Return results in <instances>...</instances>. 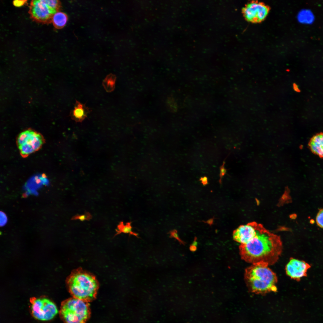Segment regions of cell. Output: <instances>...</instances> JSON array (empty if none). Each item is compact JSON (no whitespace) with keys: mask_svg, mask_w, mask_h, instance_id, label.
Returning a JSON list of instances; mask_svg holds the SVG:
<instances>
[{"mask_svg":"<svg viewBox=\"0 0 323 323\" xmlns=\"http://www.w3.org/2000/svg\"><path fill=\"white\" fill-rule=\"evenodd\" d=\"M282 250L280 237L261 226L250 241L239 246L241 258L252 264L263 263L268 266L278 260Z\"/></svg>","mask_w":323,"mask_h":323,"instance_id":"cell-1","label":"cell"},{"mask_svg":"<svg viewBox=\"0 0 323 323\" xmlns=\"http://www.w3.org/2000/svg\"><path fill=\"white\" fill-rule=\"evenodd\" d=\"M268 266L265 263H258L252 264L246 269L244 280L251 292L263 295L277 291V277Z\"/></svg>","mask_w":323,"mask_h":323,"instance_id":"cell-2","label":"cell"},{"mask_svg":"<svg viewBox=\"0 0 323 323\" xmlns=\"http://www.w3.org/2000/svg\"><path fill=\"white\" fill-rule=\"evenodd\" d=\"M69 291L73 297L89 302L96 297L99 284L93 274L81 268L73 270L67 280Z\"/></svg>","mask_w":323,"mask_h":323,"instance_id":"cell-3","label":"cell"},{"mask_svg":"<svg viewBox=\"0 0 323 323\" xmlns=\"http://www.w3.org/2000/svg\"><path fill=\"white\" fill-rule=\"evenodd\" d=\"M60 313L64 323H86L91 310L88 302L73 297L62 302Z\"/></svg>","mask_w":323,"mask_h":323,"instance_id":"cell-4","label":"cell"},{"mask_svg":"<svg viewBox=\"0 0 323 323\" xmlns=\"http://www.w3.org/2000/svg\"><path fill=\"white\" fill-rule=\"evenodd\" d=\"M61 7L59 0H32L28 13L33 21L42 24H49L52 22L54 14L60 11Z\"/></svg>","mask_w":323,"mask_h":323,"instance_id":"cell-5","label":"cell"},{"mask_svg":"<svg viewBox=\"0 0 323 323\" xmlns=\"http://www.w3.org/2000/svg\"><path fill=\"white\" fill-rule=\"evenodd\" d=\"M16 141L21 155L26 158L40 149L45 143V139L39 132L28 129L18 135Z\"/></svg>","mask_w":323,"mask_h":323,"instance_id":"cell-6","label":"cell"},{"mask_svg":"<svg viewBox=\"0 0 323 323\" xmlns=\"http://www.w3.org/2000/svg\"><path fill=\"white\" fill-rule=\"evenodd\" d=\"M32 316L36 319L46 321L53 319L57 314V307L52 301L45 298H32L30 300Z\"/></svg>","mask_w":323,"mask_h":323,"instance_id":"cell-7","label":"cell"},{"mask_svg":"<svg viewBox=\"0 0 323 323\" xmlns=\"http://www.w3.org/2000/svg\"><path fill=\"white\" fill-rule=\"evenodd\" d=\"M269 7L263 3L252 1L247 3L243 9V13L246 20L253 23L262 21L267 16Z\"/></svg>","mask_w":323,"mask_h":323,"instance_id":"cell-8","label":"cell"},{"mask_svg":"<svg viewBox=\"0 0 323 323\" xmlns=\"http://www.w3.org/2000/svg\"><path fill=\"white\" fill-rule=\"evenodd\" d=\"M310 265L303 260L295 258H290L285 267L286 273L292 279L299 281L307 275Z\"/></svg>","mask_w":323,"mask_h":323,"instance_id":"cell-9","label":"cell"},{"mask_svg":"<svg viewBox=\"0 0 323 323\" xmlns=\"http://www.w3.org/2000/svg\"><path fill=\"white\" fill-rule=\"evenodd\" d=\"M260 227L254 223L240 226L233 232V239L241 244H246L256 236Z\"/></svg>","mask_w":323,"mask_h":323,"instance_id":"cell-10","label":"cell"},{"mask_svg":"<svg viewBox=\"0 0 323 323\" xmlns=\"http://www.w3.org/2000/svg\"><path fill=\"white\" fill-rule=\"evenodd\" d=\"M308 146L311 152L321 158H323V133L314 135L310 140Z\"/></svg>","mask_w":323,"mask_h":323,"instance_id":"cell-11","label":"cell"},{"mask_svg":"<svg viewBox=\"0 0 323 323\" xmlns=\"http://www.w3.org/2000/svg\"><path fill=\"white\" fill-rule=\"evenodd\" d=\"M90 112L91 110L85 104L76 100L74 109L70 112V115L72 118L76 121H81Z\"/></svg>","mask_w":323,"mask_h":323,"instance_id":"cell-12","label":"cell"},{"mask_svg":"<svg viewBox=\"0 0 323 323\" xmlns=\"http://www.w3.org/2000/svg\"><path fill=\"white\" fill-rule=\"evenodd\" d=\"M68 19L67 15L65 13L59 11L53 15L52 22L54 27L57 29L63 28L66 25Z\"/></svg>","mask_w":323,"mask_h":323,"instance_id":"cell-13","label":"cell"},{"mask_svg":"<svg viewBox=\"0 0 323 323\" xmlns=\"http://www.w3.org/2000/svg\"><path fill=\"white\" fill-rule=\"evenodd\" d=\"M132 222H127L124 225L122 221L117 226L116 229V233L115 236L121 233L129 234V235L134 236L137 238H139L138 234L132 231V227L131 226Z\"/></svg>","mask_w":323,"mask_h":323,"instance_id":"cell-14","label":"cell"},{"mask_svg":"<svg viewBox=\"0 0 323 323\" xmlns=\"http://www.w3.org/2000/svg\"><path fill=\"white\" fill-rule=\"evenodd\" d=\"M115 76L112 74L108 75L104 80L103 85L108 92L112 91L115 88Z\"/></svg>","mask_w":323,"mask_h":323,"instance_id":"cell-15","label":"cell"},{"mask_svg":"<svg viewBox=\"0 0 323 323\" xmlns=\"http://www.w3.org/2000/svg\"><path fill=\"white\" fill-rule=\"evenodd\" d=\"M312 18H313V17H312V14L309 11H307L302 12L299 14V20L301 21L303 19H304L302 22L304 21V22H311V20H312V19H311Z\"/></svg>","mask_w":323,"mask_h":323,"instance_id":"cell-16","label":"cell"},{"mask_svg":"<svg viewBox=\"0 0 323 323\" xmlns=\"http://www.w3.org/2000/svg\"><path fill=\"white\" fill-rule=\"evenodd\" d=\"M92 218L91 215L89 213L87 212L84 214L81 215H76L72 217V220H79L81 221L86 220H89Z\"/></svg>","mask_w":323,"mask_h":323,"instance_id":"cell-17","label":"cell"},{"mask_svg":"<svg viewBox=\"0 0 323 323\" xmlns=\"http://www.w3.org/2000/svg\"><path fill=\"white\" fill-rule=\"evenodd\" d=\"M316 221L317 225L323 228V209H320L316 217Z\"/></svg>","mask_w":323,"mask_h":323,"instance_id":"cell-18","label":"cell"},{"mask_svg":"<svg viewBox=\"0 0 323 323\" xmlns=\"http://www.w3.org/2000/svg\"><path fill=\"white\" fill-rule=\"evenodd\" d=\"M226 158L223 161L222 164L220 167V179L219 181L220 183H221L222 177L225 175L227 170L225 168L224 166L225 164V160Z\"/></svg>","mask_w":323,"mask_h":323,"instance_id":"cell-19","label":"cell"},{"mask_svg":"<svg viewBox=\"0 0 323 323\" xmlns=\"http://www.w3.org/2000/svg\"><path fill=\"white\" fill-rule=\"evenodd\" d=\"M170 236V237L174 238L177 240L179 242L182 243L183 242L179 238L177 234V231L176 230H173L170 231L168 233Z\"/></svg>","mask_w":323,"mask_h":323,"instance_id":"cell-20","label":"cell"},{"mask_svg":"<svg viewBox=\"0 0 323 323\" xmlns=\"http://www.w3.org/2000/svg\"><path fill=\"white\" fill-rule=\"evenodd\" d=\"M27 0H14L13 1V4L16 7H20L27 3Z\"/></svg>","mask_w":323,"mask_h":323,"instance_id":"cell-21","label":"cell"},{"mask_svg":"<svg viewBox=\"0 0 323 323\" xmlns=\"http://www.w3.org/2000/svg\"><path fill=\"white\" fill-rule=\"evenodd\" d=\"M199 180L203 185H206L208 183V178L206 176L201 177Z\"/></svg>","mask_w":323,"mask_h":323,"instance_id":"cell-22","label":"cell"},{"mask_svg":"<svg viewBox=\"0 0 323 323\" xmlns=\"http://www.w3.org/2000/svg\"><path fill=\"white\" fill-rule=\"evenodd\" d=\"M293 88L294 90L297 92H299L300 90L299 89L297 85L295 83L293 84Z\"/></svg>","mask_w":323,"mask_h":323,"instance_id":"cell-23","label":"cell"},{"mask_svg":"<svg viewBox=\"0 0 323 323\" xmlns=\"http://www.w3.org/2000/svg\"><path fill=\"white\" fill-rule=\"evenodd\" d=\"M28 196V194L27 192H25L23 193L22 195V197L23 198H27Z\"/></svg>","mask_w":323,"mask_h":323,"instance_id":"cell-24","label":"cell"}]
</instances>
